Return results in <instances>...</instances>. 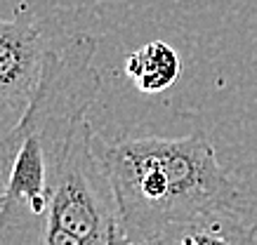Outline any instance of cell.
<instances>
[{"label": "cell", "mask_w": 257, "mask_h": 245, "mask_svg": "<svg viewBox=\"0 0 257 245\" xmlns=\"http://www.w3.org/2000/svg\"><path fill=\"white\" fill-rule=\"evenodd\" d=\"M94 55L97 38L90 33L50 50L33 102L0 142V245H43L73 127L87 118L101 90Z\"/></svg>", "instance_id": "cell-1"}, {"label": "cell", "mask_w": 257, "mask_h": 245, "mask_svg": "<svg viewBox=\"0 0 257 245\" xmlns=\"http://www.w3.org/2000/svg\"><path fill=\"white\" fill-rule=\"evenodd\" d=\"M94 151L113 189L120 229L133 245L215 210L238 207L241 193L203 132L120 142L94 135Z\"/></svg>", "instance_id": "cell-2"}, {"label": "cell", "mask_w": 257, "mask_h": 245, "mask_svg": "<svg viewBox=\"0 0 257 245\" xmlns=\"http://www.w3.org/2000/svg\"><path fill=\"white\" fill-rule=\"evenodd\" d=\"M47 226L66 231L87 245H113L120 231L113 189L94 151V132L87 118L73 127L50 200Z\"/></svg>", "instance_id": "cell-3"}, {"label": "cell", "mask_w": 257, "mask_h": 245, "mask_svg": "<svg viewBox=\"0 0 257 245\" xmlns=\"http://www.w3.org/2000/svg\"><path fill=\"white\" fill-rule=\"evenodd\" d=\"M50 55L47 38L24 19H0V106L26 111L38 92Z\"/></svg>", "instance_id": "cell-4"}, {"label": "cell", "mask_w": 257, "mask_h": 245, "mask_svg": "<svg viewBox=\"0 0 257 245\" xmlns=\"http://www.w3.org/2000/svg\"><path fill=\"white\" fill-rule=\"evenodd\" d=\"M142 245H257V221L241 207H224L172 226Z\"/></svg>", "instance_id": "cell-5"}, {"label": "cell", "mask_w": 257, "mask_h": 245, "mask_svg": "<svg viewBox=\"0 0 257 245\" xmlns=\"http://www.w3.org/2000/svg\"><path fill=\"white\" fill-rule=\"evenodd\" d=\"M127 78L144 95H158L182 76V59L163 40H151L127 57Z\"/></svg>", "instance_id": "cell-6"}]
</instances>
